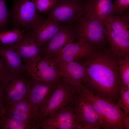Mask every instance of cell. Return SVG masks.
<instances>
[{
    "mask_svg": "<svg viewBox=\"0 0 129 129\" xmlns=\"http://www.w3.org/2000/svg\"><path fill=\"white\" fill-rule=\"evenodd\" d=\"M123 57L109 47L92 48L91 53L81 60L86 72L82 84L95 95L116 104L121 88L119 63Z\"/></svg>",
    "mask_w": 129,
    "mask_h": 129,
    "instance_id": "cell-1",
    "label": "cell"
},
{
    "mask_svg": "<svg viewBox=\"0 0 129 129\" xmlns=\"http://www.w3.org/2000/svg\"><path fill=\"white\" fill-rule=\"evenodd\" d=\"M72 86L76 92L89 100L97 115L102 128L125 129L122 123L125 113L116 104L95 95L81 82Z\"/></svg>",
    "mask_w": 129,
    "mask_h": 129,
    "instance_id": "cell-2",
    "label": "cell"
},
{
    "mask_svg": "<svg viewBox=\"0 0 129 129\" xmlns=\"http://www.w3.org/2000/svg\"><path fill=\"white\" fill-rule=\"evenodd\" d=\"M76 37L92 48L108 47L104 25L95 18L83 14L75 23Z\"/></svg>",
    "mask_w": 129,
    "mask_h": 129,
    "instance_id": "cell-3",
    "label": "cell"
},
{
    "mask_svg": "<svg viewBox=\"0 0 129 129\" xmlns=\"http://www.w3.org/2000/svg\"><path fill=\"white\" fill-rule=\"evenodd\" d=\"M75 94V90L63 77L45 106L36 117V122L38 128L44 118L52 115L65 106L73 102Z\"/></svg>",
    "mask_w": 129,
    "mask_h": 129,
    "instance_id": "cell-4",
    "label": "cell"
},
{
    "mask_svg": "<svg viewBox=\"0 0 129 129\" xmlns=\"http://www.w3.org/2000/svg\"><path fill=\"white\" fill-rule=\"evenodd\" d=\"M36 0H12L11 16L17 27L27 32L44 18L37 10Z\"/></svg>",
    "mask_w": 129,
    "mask_h": 129,
    "instance_id": "cell-5",
    "label": "cell"
},
{
    "mask_svg": "<svg viewBox=\"0 0 129 129\" xmlns=\"http://www.w3.org/2000/svg\"><path fill=\"white\" fill-rule=\"evenodd\" d=\"M87 0H60L47 13L60 23L74 24L83 13Z\"/></svg>",
    "mask_w": 129,
    "mask_h": 129,
    "instance_id": "cell-6",
    "label": "cell"
},
{
    "mask_svg": "<svg viewBox=\"0 0 129 129\" xmlns=\"http://www.w3.org/2000/svg\"><path fill=\"white\" fill-rule=\"evenodd\" d=\"M25 64L26 75L33 80L51 82L59 81L63 77L56 62L50 58H40Z\"/></svg>",
    "mask_w": 129,
    "mask_h": 129,
    "instance_id": "cell-7",
    "label": "cell"
},
{
    "mask_svg": "<svg viewBox=\"0 0 129 129\" xmlns=\"http://www.w3.org/2000/svg\"><path fill=\"white\" fill-rule=\"evenodd\" d=\"M75 92L74 110L80 129H102L97 115L89 100L85 96Z\"/></svg>",
    "mask_w": 129,
    "mask_h": 129,
    "instance_id": "cell-8",
    "label": "cell"
},
{
    "mask_svg": "<svg viewBox=\"0 0 129 129\" xmlns=\"http://www.w3.org/2000/svg\"><path fill=\"white\" fill-rule=\"evenodd\" d=\"M60 80L47 82L35 80L29 78L26 96L32 104L36 116L45 106Z\"/></svg>",
    "mask_w": 129,
    "mask_h": 129,
    "instance_id": "cell-9",
    "label": "cell"
},
{
    "mask_svg": "<svg viewBox=\"0 0 129 129\" xmlns=\"http://www.w3.org/2000/svg\"><path fill=\"white\" fill-rule=\"evenodd\" d=\"M38 129H81L74 110L73 102L65 106L57 112L44 118Z\"/></svg>",
    "mask_w": 129,
    "mask_h": 129,
    "instance_id": "cell-10",
    "label": "cell"
},
{
    "mask_svg": "<svg viewBox=\"0 0 129 129\" xmlns=\"http://www.w3.org/2000/svg\"><path fill=\"white\" fill-rule=\"evenodd\" d=\"M76 37L73 25L61 24L57 32L43 46L41 58L48 59L55 56L67 44L74 42Z\"/></svg>",
    "mask_w": 129,
    "mask_h": 129,
    "instance_id": "cell-11",
    "label": "cell"
},
{
    "mask_svg": "<svg viewBox=\"0 0 129 129\" xmlns=\"http://www.w3.org/2000/svg\"><path fill=\"white\" fill-rule=\"evenodd\" d=\"M28 78L25 72L14 76L9 81L2 97L4 108L11 106L26 96Z\"/></svg>",
    "mask_w": 129,
    "mask_h": 129,
    "instance_id": "cell-12",
    "label": "cell"
},
{
    "mask_svg": "<svg viewBox=\"0 0 129 129\" xmlns=\"http://www.w3.org/2000/svg\"><path fill=\"white\" fill-rule=\"evenodd\" d=\"M92 51V48L89 44L79 39L76 42H73L68 43L58 53L49 58L56 62L81 61L87 57Z\"/></svg>",
    "mask_w": 129,
    "mask_h": 129,
    "instance_id": "cell-13",
    "label": "cell"
},
{
    "mask_svg": "<svg viewBox=\"0 0 129 129\" xmlns=\"http://www.w3.org/2000/svg\"><path fill=\"white\" fill-rule=\"evenodd\" d=\"M0 59L12 75H17L26 71L25 64L18 53L15 43L0 45Z\"/></svg>",
    "mask_w": 129,
    "mask_h": 129,
    "instance_id": "cell-14",
    "label": "cell"
},
{
    "mask_svg": "<svg viewBox=\"0 0 129 129\" xmlns=\"http://www.w3.org/2000/svg\"><path fill=\"white\" fill-rule=\"evenodd\" d=\"M61 23L50 17L43 19L33 28L26 32L33 39L43 46L57 32Z\"/></svg>",
    "mask_w": 129,
    "mask_h": 129,
    "instance_id": "cell-15",
    "label": "cell"
},
{
    "mask_svg": "<svg viewBox=\"0 0 129 129\" xmlns=\"http://www.w3.org/2000/svg\"><path fill=\"white\" fill-rule=\"evenodd\" d=\"M56 62L63 78L68 84L72 85L84 82L86 72L81 61Z\"/></svg>",
    "mask_w": 129,
    "mask_h": 129,
    "instance_id": "cell-16",
    "label": "cell"
},
{
    "mask_svg": "<svg viewBox=\"0 0 129 129\" xmlns=\"http://www.w3.org/2000/svg\"><path fill=\"white\" fill-rule=\"evenodd\" d=\"M15 45L25 64L41 58L43 46L33 39L26 32L23 37Z\"/></svg>",
    "mask_w": 129,
    "mask_h": 129,
    "instance_id": "cell-17",
    "label": "cell"
},
{
    "mask_svg": "<svg viewBox=\"0 0 129 129\" xmlns=\"http://www.w3.org/2000/svg\"><path fill=\"white\" fill-rule=\"evenodd\" d=\"M83 14L93 17L103 24L107 18L113 13L112 0H87Z\"/></svg>",
    "mask_w": 129,
    "mask_h": 129,
    "instance_id": "cell-18",
    "label": "cell"
},
{
    "mask_svg": "<svg viewBox=\"0 0 129 129\" xmlns=\"http://www.w3.org/2000/svg\"><path fill=\"white\" fill-rule=\"evenodd\" d=\"M104 24L105 34L109 48L122 57L129 56V40L115 32L106 22Z\"/></svg>",
    "mask_w": 129,
    "mask_h": 129,
    "instance_id": "cell-19",
    "label": "cell"
},
{
    "mask_svg": "<svg viewBox=\"0 0 129 129\" xmlns=\"http://www.w3.org/2000/svg\"><path fill=\"white\" fill-rule=\"evenodd\" d=\"M38 129L35 122L18 120L5 112L0 117V129Z\"/></svg>",
    "mask_w": 129,
    "mask_h": 129,
    "instance_id": "cell-20",
    "label": "cell"
},
{
    "mask_svg": "<svg viewBox=\"0 0 129 129\" xmlns=\"http://www.w3.org/2000/svg\"><path fill=\"white\" fill-rule=\"evenodd\" d=\"M105 22L115 32L129 40V22L121 15L112 13L107 18Z\"/></svg>",
    "mask_w": 129,
    "mask_h": 129,
    "instance_id": "cell-21",
    "label": "cell"
},
{
    "mask_svg": "<svg viewBox=\"0 0 129 129\" xmlns=\"http://www.w3.org/2000/svg\"><path fill=\"white\" fill-rule=\"evenodd\" d=\"M26 32L23 29H17L3 30L0 32V45L16 43L22 38Z\"/></svg>",
    "mask_w": 129,
    "mask_h": 129,
    "instance_id": "cell-22",
    "label": "cell"
},
{
    "mask_svg": "<svg viewBox=\"0 0 129 129\" xmlns=\"http://www.w3.org/2000/svg\"><path fill=\"white\" fill-rule=\"evenodd\" d=\"M118 72L121 87L129 88V56L120 60Z\"/></svg>",
    "mask_w": 129,
    "mask_h": 129,
    "instance_id": "cell-23",
    "label": "cell"
},
{
    "mask_svg": "<svg viewBox=\"0 0 129 129\" xmlns=\"http://www.w3.org/2000/svg\"><path fill=\"white\" fill-rule=\"evenodd\" d=\"M10 108L21 112L30 114L35 117L36 120V114L35 111L32 104L26 96L11 106L5 108Z\"/></svg>",
    "mask_w": 129,
    "mask_h": 129,
    "instance_id": "cell-24",
    "label": "cell"
},
{
    "mask_svg": "<svg viewBox=\"0 0 129 129\" xmlns=\"http://www.w3.org/2000/svg\"><path fill=\"white\" fill-rule=\"evenodd\" d=\"M116 105L125 113L129 114V88L121 87L120 97Z\"/></svg>",
    "mask_w": 129,
    "mask_h": 129,
    "instance_id": "cell-25",
    "label": "cell"
},
{
    "mask_svg": "<svg viewBox=\"0 0 129 129\" xmlns=\"http://www.w3.org/2000/svg\"><path fill=\"white\" fill-rule=\"evenodd\" d=\"M4 112L8 113L18 120L23 121H32L36 123L35 117L29 114L21 112L9 108H4Z\"/></svg>",
    "mask_w": 129,
    "mask_h": 129,
    "instance_id": "cell-26",
    "label": "cell"
},
{
    "mask_svg": "<svg viewBox=\"0 0 129 129\" xmlns=\"http://www.w3.org/2000/svg\"><path fill=\"white\" fill-rule=\"evenodd\" d=\"M6 0H0V30L6 27L9 16L5 4Z\"/></svg>",
    "mask_w": 129,
    "mask_h": 129,
    "instance_id": "cell-27",
    "label": "cell"
},
{
    "mask_svg": "<svg viewBox=\"0 0 129 129\" xmlns=\"http://www.w3.org/2000/svg\"><path fill=\"white\" fill-rule=\"evenodd\" d=\"M57 0H36V7L38 13H47L55 4Z\"/></svg>",
    "mask_w": 129,
    "mask_h": 129,
    "instance_id": "cell-28",
    "label": "cell"
},
{
    "mask_svg": "<svg viewBox=\"0 0 129 129\" xmlns=\"http://www.w3.org/2000/svg\"><path fill=\"white\" fill-rule=\"evenodd\" d=\"M113 5V13L121 15L125 11L129 10V0H115Z\"/></svg>",
    "mask_w": 129,
    "mask_h": 129,
    "instance_id": "cell-29",
    "label": "cell"
},
{
    "mask_svg": "<svg viewBox=\"0 0 129 129\" xmlns=\"http://www.w3.org/2000/svg\"><path fill=\"white\" fill-rule=\"evenodd\" d=\"M15 75L8 71L0 59V80L8 82Z\"/></svg>",
    "mask_w": 129,
    "mask_h": 129,
    "instance_id": "cell-30",
    "label": "cell"
},
{
    "mask_svg": "<svg viewBox=\"0 0 129 129\" xmlns=\"http://www.w3.org/2000/svg\"><path fill=\"white\" fill-rule=\"evenodd\" d=\"M122 123L125 129H129V114L125 113L122 118Z\"/></svg>",
    "mask_w": 129,
    "mask_h": 129,
    "instance_id": "cell-31",
    "label": "cell"
},
{
    "mask_svg": "<svg viewBox=\"0 0 129 129\" xmlns=\"http://www.w3.org/2000/svg\"><path fill=\"white\" fill-rule=\"evenodd\" d=\"M121 15L126 21L128 22H129V10L125 11Z\"/></svg>",
    "mask_w": 129,
    "mask_h": 129,
    "instance_id": "cell-32",
    "label": "cell"
}]
</instances>
